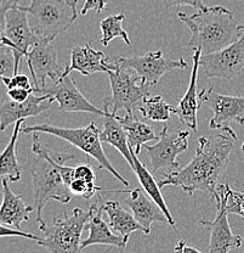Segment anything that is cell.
I'll list each match as a JSON object with an SVG mask.
<instances>
[{
  "label": "cell",
  "mask_w": 244,
  "mask_h": 253,
  "mask_svg": "<svg viewBox=\"0 0 244 253\" xmlns=\"http://www.w3.org/2000/svg\"><path fill=\"white\" fill-rule=\"evenodd\" d=\"M138 110L145 120L163 123H167L174 113V106L168 104L162 95H147Z\"/></svg>",
  "instance_id": "cell-27"
},
{
  "label": "cell",
  "mask_w": 244,
  "mask_h": 253,
  "mask_svg": "<svg viewBox=\"0 0 244 253\" xmlns=\"http://www.w3.org/2000/svg\"><path fill=\"white\" fill-rule=\"evenodd\" d=\"M52 101L48 94L31 95L26 101L16 102L6 99L0 101V131L21 120L35 117L50 109Z\"/></svg>",
  "instance_id": "cell-16"
},
{
  "label": "cell",
  "mask_w": 244,
  "mask_h": 253,
  "mask_svg": "<svg viewBox=\"0 0 244 253\" xmlns=\"http://www.w3.org/2000/svg\"><path fill=\"white\" fill-rule=\"evenodd\" d=\"M107 75L112 95L104 99V111L117 115L119 110H125L127 115L133 116L134 110L139 109L143 99L149 95L148 86L142 85L136 73L117 61L112 63V70Z\"/></svg>",
  "instance_id": "cell-6"
},
{
  "label": "cell",
  "mask_w": 244,
  "mask_h": 253,
  "mask_svg": "<svg viewBox=\"0 0 244 253\" xmlns=\"http://www.w3.org/2000/svg\"><path fill=\"white\" fill-rule=\"evenodd\" d=\"M235 141H237L235 131L219 130L201 136L191 162L175 172L168 173L158 183L159 186L175 185L188 195L203 191L212 196L226 172Z\"/></svg>",
  "instance_id": "cell-1"
},
{
  "label": "cell",
  "mask_w": 244,
  "mask_h": 253,
  "mask_svg": "<svg viewBox=\"0 0 244 253\" xmlns=\"http://www.w3.org/2000/svg\"><path fill=\"white\" fill-rule=\"evenodd\" d=\"M241 125H244V120L242 121V122H241ZM242 150L244 151V142H243V145H242Z\"/></svg>",
  "instance_id": "cell-41"
},
{
  "label": "cell",
  "mask_w": 244,
  "mask_h": 253,
  "mask_svg": "<svg viewBox=\"0 0 244 253\" xmlns=\"http://www.w3.org/2000/svg\"><path fill=\"white\" fill-rule=\"evenodd\" d=\"M125 20L124 14L108 16L100 22V30L102 32L101 44L107 46L114 38H122L125 44L131 45V41L128 32L123 28V21Z\"/></svg>",
  "instance_id": "cell-28"
},
{
  "label": "cell",
  "mask_w": 244,
  "mask_h": 253,
  "mask_svg": "<svg viewBox=\"0 0 244 253\" xmlns=\"http://www.w3.org/2000/svg\"><path fill=\"white\" fill-rule=\"evenodd\" d=\"M21 0H1L0 2V38L2 37L6 27V14L11 7L20 4Z\"/></svg>",
  "instance_id": "cell-36"
},
{
  "label": "cell",
  "mask_w": 244,
  "mask_h": 253,
  "mask_svg": "<svg viewBox=\"0 0 244 253\" xmlns=\"http://www.w3.org/2000/svg\"><path fill=\"white\" fill-rule=\"evenodd\" d=\"M5 236H21V237H26V239L35 240V241H39V240H40V237L34 235V234L27 233V231L21 230V229L11 228V226L4 225V224H0V237H5Z\"/></svg>",
  "instance_id": "cell-35"
},
{
  "label": "cell",
  "mask_w": 244,
  "mask_h": 253,
  "mask_svg": "<svg viewBox=\"0 0 244 253\" xmlns=\"http://www.w3.org/2000/svg\"><path fill=\"white\" fill-rule=\"evenodd\" d=\"M38 41L39 38L31 27L27 12L21 9L20 4L11 7L6 14V27H5L4 34L0 38V43L2 45L11 47L14 52V75L18 73L21 60L26 57L31 47Z\"/></svg>",
  "instance_id": "cell-9"
},
{
  "label": "cell",
  "mask_w": 244,
  "mask_h": 253,
  "mask_svg": "<svg viewBox=\"0 0 244 253\" xmlns=\"http://www.w3.org/2000/svg\"><path fill=\"white\" fill-rule=\"evenodd\" d=\"M1 45H2V44H1V43H0V46H1Z\"/></svg>",
  "instance_id": "cell-42"
},
{
  "label": "cell",
  "mask_w": 244,
  "mask_h": 253,
  "mask_svg": "<svg viewBox=\"0 0 244 253\" xmlns=\"http://www.w3.org/2000/svg\"><path fill=\"white\" fill-rule=\"evenodd\" d=\"M202 56V51L199 49H195L192 55L193 66L191 70L190 84L188 89L182 99L180 100L177 106L174 107V115L177 116L180 122L183 126H188L193 131H197V112L201 109L199 102V94L197 93V83H198V72H199V59Z\"/></svg>",
  "instance_id": "cell-18"
},
{
  "label": "cell",
  "mask_w": 244,
  "mask_h": 253,
  "mask_svg": "<svg viewBox=\"0 0 244 253\" xmlns=\"http://www.w3.org/2000/svg\"><path fill=\"white\" fill-rule=\"evenodd\" d=\"M199 66L208 78L232 79L244 68V25L241 36L216 52L202 55Z\"/></svg>",
  "instance_id": "cell-14"
},
{
  "label": "cell",
  "mask_w": 244,
  "mask_h": 253,
  "mask_svg": "<svg viewBox=\"0 0 244 253\" xmlns=\"http://www.w3.org/2000/svg\"><path fill=\"white\" fill-rule=\"evenodd\" d=\"M20 7L33 17L31 27L36 37L50 42H54L77 20L65 0H30V4Z\"/></svg>",
  "instance_id": "cell-7"
},
{
  "label": "cell",
  "mask_w": 244,
  "mask_h": 253,
  "mask_svg": "<svg viewBox=\"0 0 244 253\" xmlns=\"http://www.w3.org/2000/svg\"><path fill=\"white\" fill-rule=\"evenodd\" d=\"M105 112H106V116L104 117L105 121L104 125H102V129L100 130L101 141L115 147L122 154V156L125 158V161L129 163L131 169H133L135 163H134L133 154H131L129 144H128L127 131H125L122 123L118 121L117 115L107 112V111H105Z\"/></svg>",
  "instance_id": "cell-22"
},
{
  "label": "cell",
  "mask_w": 244,
  "mask_h": 253,
  "mask_svg": "<svg viewBox=\"0 0 244 253\" xmlns=\"http://www.w3.org/2000/svg\"><path fill=\"white\" fill-rule=\"evenodd\" d=\"M90 215V210L77 207L72 212L56 215L50 223L44 221L39 224L44 237L36 242L49 253H81V235Z\"/></svg>",
  "instance_id": "cell-4"
},
{
  "label": "cell",
  "mask_w": 244,
  "mask_h": 253,
  "mask_svg": "<svg viewBox=\"0 0 244 253\" xmlns=\"http://www.w3.org/2000/svg\"><path fill=\"white\" fill-rule=\"evenodd\" d=\"M51 43L46 39H39L25 57L32 76L34 93L36 94L48 85V79L56 82L65 73L66 67L57 61V52Z\"/></svg>",
  "instance_id": "cell-12"
},
{
  "label": "cell",
  "mask_w": 244,
  "mask_h": 253,
  "mask_svg": "<svg viewBox=\"0 0 244 253\" xmlns=\"http://www.w3.org/2000/svg\"><path fill=\"white\" fill-rule=\"evenodd\" d=\"M174 252L175 253H203L199 251V250L195 249V247L188 246L187 242H186L185 240H179V242L175 245Z\"/></svg>",
  "instance_id": "cell-39"
},
{
  "label": "cell",
  "mask_w": 244,
  "mask_h": 253,
  "mask_svg": "<svg viewBox=\"0 0 244 253\" xmlns=\"http://www.w3.org/2000/svg\"><path fill=\"white\" fill-rule=\"evenodd\" d=\"M32 165L30 173L33 185L34 208L36 223L43 224V210L50 200L68 204L72 199L70 184L74 176V168L66 162L74 160L73 154H60L51 151L41 144L39 133H32Z\"/></svg>",
  "instance_id": "cell-2"
},
{
  "label": "cell",
  "mask_w": 244,
  "mask_h": 253,
  "mask_svg": "<svg viewBox=\"0 0 244 253\" xmlns=\"http://www.w3.org/2000/svg\"><path fill=\"white\" fill-rule=\"evenodd\" d=\"M201 106L209 107L212 117L209 126L215 130L235 131L230 126L231 122L240 123L244 120V96H232L215 93L212 85L199 93Z\"/></svg>",
  "instance_id": "cell-13"
},
{
  "label": "cell",
  "mask_w": 244,
  "mask_h": 253,
  "mask_svg": "<svg viewBox=\"0 0 244 253\" xmlns=\"http://www.w3.org/2000/svg\"><path fill=\"white\" fill-rule=\"evenodd\" d=\"M162 1L167 10L180 6H191L195 10H201L206 6L203 4V0H162Z\"/></svg>",
  "instance_id": "cell-33"
},
{
  "label": "cell",
  "mask_w": 244,
  "mask_h": 253,
  "mask_svg": "<svg viewBox=\"0 0 244 253\" xmlns=\"http://www.w3.org/2000/svg\"><path fill=\"white\" fill-rule=\"evenodd\" d=\"M2 201L0 206V224L21 229L23 221L31 219V213L35 208L34 206L25 204L22 197L18 196L9 186V179H1Z\"/></svg>",
  "instance_id": "cell-21"
},
{
  "label": "cell",
  "mask_w": 244,
  "mask_h": 253,
  "mask_svg": "<svg viewBox=\"0 0 244 253\" xmlns=\"http://www.w3.org/2000/svg\"><path fill=\"white\" fill-rule=\"evenodd\" d=\"M74 176L80 179V180L86 181V183H94L96 179L95 172H94L90 163H81V165H78L74 168Z\"/></svg>",
  "instance_id": "cell-34"
},
{
  "label": "cell",
  "mask_w": 244,
  "mask_h": 253,
  "mask_svg": "<svg viewBox=\"0 0 244 253\" xmlns=\"http://www.w3.org/2000/svg\"><path fill=\"white\" fill-rule=\"evenodd\" d=\"M226 210L228 213L244 218V190L228 189Z\"/></svg>",
  "instance_id": "cell-30"
},
{
  "label": "cell",
  "mask_w": 244,
  "mask_h": 253,
  "mask_svg": "<svg viewBox=\"0 0 244 253\" xmlns=\"http://www.w3.org/2000/svg\"><path fill=\"white\" fill-rule=\"evenodd\" d=\"M34 93L33 89H25V88H12L7 89L6 96L10 100L16 102H23L28 99Z\"/></svg>",
  "instance_id": "cell-38"
},
{
  "label": "cell",
  "mask_w": 244,
  "mask_h": 253,
  "mask_svg": "<svg viewBox=\"0 0 244 253\" xmlns=\"http://www.w3.org/2000/svg\"><path fill=\"white\" fill-rule=\"evenodd\" d=\"M91 215L86 224V229L89 231V235L85 240L81 241V250L86 249L93 245H107L109 247H117V249H125L129 239H125L124 236L117 235L111 230V226L108 223L102 218V202L101 197H96L95 201L89 207Z\"/></svg>",
  "instance_id": "cell-17"
},
{
  "label": "cell",
  "mask_w": 244,
  "mask_h": 253,
  "mask_svg": "<svg viewBox=\"0 0 244 253\" xmlns=\"http://www.w3.org/2000/svg\"><path fill=\"white\" fill-rule=\"evenodd\" d=\"M107 1L108 0H85L84 1L83 7L80 10L81 15H86L90 10H95L96 14H101L107 6Z\"/></svg>",
  "instance_id": "cell-37"
},
{
  "label": "cell",
  "mask_w": 244,
  "mask_h": 253,
  "mask_svg": "<svg viewBox=\"0 0 244 253\" xmlns=\"http://www.w3.org/2000/svg\"><path fill=\"white\" fill-rule=\"evenodd\" d=\"M125 204L129 206L135 219L145 229L146 235L151 233L152 223L154 221H163V223L169 224L161 207L146 194L142 188L131 190L129 196L125 199Z\"/></svg>",
  "instance_id": "cell-20"
},
{
  "label": "cell",
  "mask_w": 244,
  "mask_h": 253,
  "mask_svg": "<svg viewBox=\"0 0 244 253\" xmlns=\"http://www.w3.org/2000/svg\"><path fill=\"white\" fill-rule=\"evenodd\" d=\"M66 2H67L68 5H70V7L72 9L73 14H74V17L78 18V12H77V2L78 0H65Z\"/></svg>",
  "instance_id": "cell-40"
},
{
  "label": "cell",
  "mask_w": 244,
  "mask_h": 253,
  "mask_svg": "<svg viewBox=\"0 0 244 253\" xmlns=\"http://www.w3.org/2000/svg\"><path fill=\"white\" fill-rule=\"evenodd\" d=\"M23 125H25V120L15 123L11 138L0 154V178L9 179V181H12V183H16L22 176V168L16 156V142Z\"/></svg>",
  "instance_id": "cell-26"
},
{
  "label": "cell",
  "mask_w": 244,
  "mask_h": 253,
  "mask_svg": "<svg viewBox=\"0 0 244 253\" xmlns=\"http://www.w3.org/2000/svg\"><path fill=\"white\" fill-rule=\"evenodd\" d=\"M70 191L72 192V195L75 196H81L84 199H91L93 196H95L96 192H99L101 188L96 186L95 183H86V181L80 180V179L74 178L70 184Z\"/></svg>",
  "instance_id": "cell-29"
},
{
  "label": "cell",
  "mask_w": 244,
  "mask_h": 253,
  "mask_svg": "<svg viewBox=\"0 0 244 253\" xmlns=\"http://www.w3.org/2000/svg\"><path fill=\"white\" fill-rule=\"evenodd\" d=\"M109 70H112V63L107 61L106 55L94 49L91 44H85L73 47L70 51V63L66 66L64 76H68L72 71H77L83 76H91L99 72L108 73Z\"/></svg>",
  "instance_id": "cell-19"
},
{
  "label": "cell",
  "mask_w": 244,
  "mask_h": 253,
  "mask_svg": "<svg viewBox=\"0 0 244 253\" xmlns=\"http://www.w3.org/2000/svg\"><path fill=\"white\" fill-rule=\"evenodd\" d=\"M177 17L191 32L188 46L199 49L202 55L216 52L235 42L243 25L235 20L232 11L224 6H204L193 15L179 12Z\"/></svg>",
  "instance_id": "cell-3"
},
{
  "label": "cell",
  "mask_w": 244,
  "mask_h": 253,
  "mask_svg": "<svg viewBox=\"0 0 244 253\" xmlns=\"http://www.w3.org/2000/svg\"><path fill=\"white\" fill-rule=\"evenodd\" d=\"M15 71V57L11 47L6 45L0 46V81L2 77Z\"/></svg>",
  "instance_id": "cell-31"
},
{
  "label": "cell",
  "mask_w": 244,
  "mask_h": 253,
  "mask_svg": "<svg viewBox=\"0 0 244 253\" xmlns=\"http://www.w3.org/2000/svg\"><path fill=\"white\" fill-rule=\"evenodd\" d=\"M102 211L106 213L108 218V224L114 231L119 233L125 239H129L134 231H142L145 234V229L140 223L135 219L133 213H129L123 208L119 201L117 200H108L102 204Z\"/></svg>",
  "instance_id": "cell-23"
},
{
  "label": "cell",
  "mask_w": 244,
  "mask_h": 253,
  "mask_svg": "<svg viewBox=\"0 0 244 253\" xmlns=\"http://www.w3.org/2000/svg\"><path fill=\"white\" fill-rule=\"evenodd\" d=\"M21 133L31 134H50V135L57 136L62 140L70 142V145L75 146L88 155L89 157H93L99 163V167L101 169L108 170L115 179L120 181L124 186H129V181L124 178L117 169L113 167L111 161L106 156L102 147V141L100 138V130L96 126L95 122H91L90 125L83 126V128H62L51 125H35V126H22Z\"/></svg>",
  "instance_id": "cell-5"
},
{
  "label": "cell",
  "mask_w": 244,
  "mask_h": 253,
  "mask_svg": "<svg viewBox=\"0 0 244 253\" xmlns=\"http://www.w3.org/2000/svg\"><path fill=\"white\" fill-rule=\"evenodd\" d=\"M114 61L119 62L124 67L130 68L141 79V84L146 86H154L161 78L174 70L187 68V62L180 57L179 60L168 59L161 50L149 51L142 56L115 57Z\"/></svg>",
  "instance_id": "cell-11"
},
{
  "label": "cell",
  "mask_w": 244,
  "mask_h": 253,
  "mask_svg": "<svg viewBox=\"0 0 244 253\" xmlns=\"http://www.w3.org/2000/svg\"><path fill=\"white\" fill-rule=\"evenodd\" d=\"M158 135V140L154 145H143L151 160L152 172L168 169L172 173L180 169V162H177L176 158L188 149L190 133L186 130L169 133L167 123H164Z\"/></svg>",
  "instance_id": "cell-10"
},
{
  "label": "cell",
  "mask_w": 244,
  "mask_h": 253,
  "mask_svg": "<svg viewBox=\"0 0 244 253\" xmlns=\"http://www.w3.org/2000/svg\"><path fill=\"white\" fill-rule=\"evenodd\" d=\"M228 189V184L220 183L212 194V200L216 202L215 219H201L202 225L210 231L209 253H228L232 249H238L243 244L242 236L233 234L228 223V212L226 210Z\"/></svg>",
  "instance_id": "cell-8"
},
{
  "label": "cell",
  "mask_w": 244,
  "mask_h": 253,
  "mask_svg": "<svg viewBox=\"0 0 244 253\" xmlns=\"http://www.w3.org/2000/svg\"><path fill=\"white\" fill-rule=\"evenodd\" d=\"M48 94L52 102L59 104V110L62 112H88L105 117L106 112L91 104L78 89L77 84L68 76H62L56 82L48 84L39 95Z\"/></svg>",
  "instance_id": "cell-15"
},
{
  "label": "cell",
  "mask_w": 244,
  "mask_h": 253,
  "mask_svg": "<svg viewBox=\"0 0 244 253\" xmlns=\"http://www.w3.org/2000/svg\"><path fill=\"white\" fill-rule=\"evenodd\" d=\"M1 82L4 83V85L7 89L12 88H25V89H33L34 86L31 83V79L27 75H23V73H17V75H12L11 77H5L1 78Z\"/></svg>",
  "instance_id": "cell-32"
},
{
  "label": "cell",
  "mask_w": 244,
  "mask_h": 253,
  "mask_svg": "<svg viewBox=\"0 0 244 253\" xmlns=\"http://www.w3.org/2000/svg\"><path fill=\"white\" fill-rule=\"evenodd\" d=\"M131 154H133L134 163H135V165H134L133 170H134V173H135L138 180L140 181L141 188L145 190L146 194L148 195V196L151 197V199L153 200V201L156 202L159 207H161V210L164 212L165 217L168 218V223H169V225L173 226V228H174V230H176V226H175V224L176 223H175V220H174V218H173L172 213H170L169 208H168L167 204H165L164 197H163L162 191H161L162 188L159 186V184L154 180L153 175H152V173L145 167V165H143V163L139 160L138 155L134 154L133 151H131Z\"/></svg>",
  "instance_id": "cell-24"
},
{
  "label": "cell",
  "mask_w": 244,
  "mask_h": 253,
  "mask_svg": "<svg viewBox=\"0 0 244 253\" xmlns=\"http://www.w3.org/2000/svg\"><path fill=\"white\" fill-rule=\"evenodd\" d=\"M117 117L118 121L124 126L125 131H127L128 144H129L130 150L134 154H140L141 147L146 145L148 141L158 140L159 135H157L153 128L149 125H147V123L142 122V121L136 120L134 115H127L124 117L117 116Z\"/></svg>",
  "instance_id": "cell-25"
}]
</instances>
